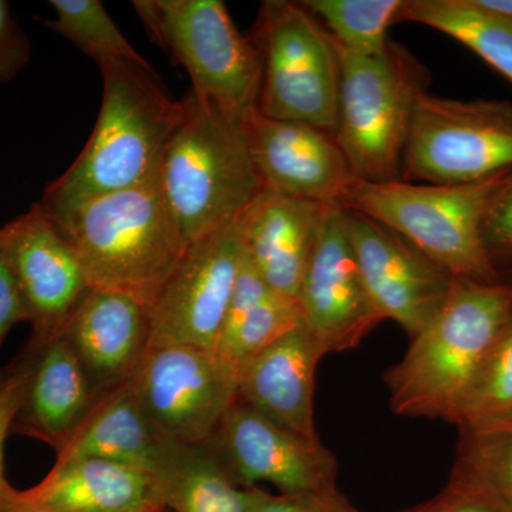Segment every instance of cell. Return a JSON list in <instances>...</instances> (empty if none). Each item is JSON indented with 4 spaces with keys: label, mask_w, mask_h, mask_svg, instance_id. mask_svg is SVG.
<instances>
[{
    "label": "cell",
    "mask_w": 512,
    "mask_h": 512,
    "mask_svg": "<svg viewBox=\"0 0 512 512\" xmlns=\"http://www.w3.org/2000/svg\"><path fill=\"white\" fill-rule=\"evenodd\" d=\"M151 39L184 67L191 92L238 120L258 109L261 53L221 0H136Z\"/></svg>",
    "instance_id": "52a82bcc"
},
{
    "label": "cell",
    "mask_w": 512,
    "mask_h": 512,
    "mask_svg": "<svg viewBox=\"0 0 512 512\" xmlns=\"http://www.w3.org/2000/svg\"><path fill=\"white\" fill-rule=\"evenodd\" d=\"M512 414V312L481 359L451 423L457 427Z\"/></svg>",
    "instance_id": "f1b7e54d"
},
{
    "label": "cell",
    "mask_w": 512,
    "mask_h": 512,
    "mask_svg": "<svg viewBox=\"0 0 512 512\" xmlns=\"http://www.w3.org/2000/svg\"><path fill=\"white\" fill-rule=\"evenodd\" d=\"M20 497L42 512H160V480L140 468L103 458L56 460Z\"/></svg>",
    "instance_id": "ffe728a7"
},
{
    "label": "cell",
    "mask_w": 512,
    "mask_h": 512,
    "mask_svg": "<svg viewBox=\"0 0 512 512\" xmlns=\"http://www.w3.org/2000/svg\"><path fill=\"white\" fill-rule=\"evenodd\" d=\"M512 312V285L454 278L446 302L384 373L390 409L451 423L464 390Z\"/></svg>",
    "instance_id": "7a4b0ae2"
},
{
    "label": "cell",
    "mask_w": 512,
    "mask_h": 512,
    "mask_svg": "<svg viewBox=\"0 0 512 512\" xmlns=\"http://www.w3.org/2000/svg\"><path fill=\"white\" fill-rule=\"evenodd\" d=\"M511 177L463 185L355 180L340 205L392 229L454 278L501 284L485 251L483 227Z\"/></svg>",
    "instance_id": "5b68a950"
},
{
    "label": "cell",
    "mask_w": 512,
    "mask_h": 512,
    "mask_svg": "<svg viewBox=\"0 0 512 512\" xmlns=\"http://www.w3.org/2000/svg\"><path fill=\"white\" fill-rule=\"evenodd\" d=\"M251 39L262 60L258 111L302 121L335 134L338 126V46L301 2L261 3Z\"/></svg>",
    "instance_id": "ba28073f"
},
{
    "label": "cell",
    "mask_w": 512,
    "mask_h": 512,
    "mask_svg": "<svg viewBox=\"0 0 512 512\" xmlns=\"http://www.w3.org/2000/svg\"><path fill=\"white\" fill-rule=\"evenodd\" d=\"M0 512H42L20 497V491L6 481L0 485Z\"/></svg>",
    "instance_id": "d590c367"
},
{
    "label": "cell",
    "mask_w": 512,
    "mask_h": 512,
    "mask_svg": "<svg viewBox=\"0 0 512 512\" xmlns=\"http://www.w3.org/2000/svg\"><path fill=\"white\" fill-rule=\"evenodd\" d=\"M0 247L18 281L33 339L60 335L92 289L69 239L35 204L0 228Z\"/></svg>",
    "instance_id": "5bb4252c"
},
{
    "label": "cell",
    "mask_w": 512,
    "mask_h": 512,
    "mask_svg": "<svg viewBox=\"0 0 512 512\" xmlns=\"http://www.w3.org/2000/svg\"><path fill=\"white\" fill-rule=\"evenodd\" d=\"M348 224L370 301L384 320H393L413 338L446 302L454 276L359 212L348 211Z\"/></svg>",
    "instance_id": "9a60e30c"
},
{
    "label": "cell",
    "mask_w": 512,
    "mask_h": 512,
    "mask_svg": "<svg viewBox=\"0 0 512 512\" xmlns=\"http://www.w3.org/2000/svg\"><path fill=\"white\" fill-rule=\"evenodd\" d=\"M400 512H507L483 488L450 476L446 487L430 500Z\"/></svg>",
    "instance_id": "1f68e13d"
},
{
    "label": "cell",
    "mask_w": 512,
    "mask_h": 512,
    "mask_svg": "<svg viewBox=\"0 0 512 512\" xmlns=\"http://www.w3.org/2000/svg\"><path fill=\"white\" fill-rule=\"evenodd\" d=\"M249 512H357L338 488L313 493L269 494L254 487Z\"/></svg>",
    "instance_id": "4dcf8cb0"
},
{
    "label": "cell",
    "mask_w": 512,
    "mask_h": 512,
    "mask_svg": "<svg viewBox=\"0 0 512 512\" xmlns=\"http://www.w3.org/2000/svg\"><path fill=\"white\" fill-rule=\"evenodd\" d=\"M301 323L298 301L271 291L238 319L222 326L214 350L238 369Z\"/></svg>",
    "instance_id": "83f0119b"
},
{
    "label": "cell",
    "mask_w": 512,
    "mask_h": 512,
    "mask_svg": "<svg viewBox=\"0 0 512 512\" xmlns=\"http://www.w3.org/2000/svg\"><path fill=\"white\" fill-rule=\"evenodd\" d=\"M483 239L488 259L501 284L512 285V177L487 212Z\"/></svg>",
    "instance_id": "f546056e"
},
{
    "label": "cell",
    "mask_w": 512,
    "mask_h": 512,
    "mask_svg": "<svg viewBox=\"0 0 512 512\" xmlns=\"http://www.w3.org/2000/svg\"><path fill=\"white\" fill-rule=\"evenodd\" d=\"M158 480L164 508L174 512H249L254 495L234 483L208 444L181 447Z\"/></svg>",
    "instance_id": "cb8c5ba5"
},
{
    "label": "cell",
    "mask_w": 512,
    "mask_h": 512,
    "mask_svg": "<svg viewBox=\"0 0 512 512\" xmlns=\"http://www.w3.org/2000/svg\"><path fill=\"white\" fill-rule=\"evenodd\" d=\"M19 322H28V311L8 258L0 247V346Z\"/></svg>",
    "instance_id": "e575fe53"
},
{
    "label": "cell",
    "mask_w": 512,
    "mask_h": 512,
    "mask_svg": "<svg viewBox=\"0 0 512 512\" xmlns=\"http://www.w3.org/2000/svg\"><path fill=\"white\" fill-rule=\"evenodd\" d=\"M60 335L100 399L126 383L147 352L150 311L121 293L90 289Z\"/></svg>",
    "instance_id": "e0dca14e"
},
{
    "label": "cell",
    "mask_w": 512,
    "mask_h": 512,
    "mask_svg": "<svg viewBox=\"0 0 512 512\" xmlns=\"http://www.w3.org/2000/svg\"><path fill=\"white\" fill-rule=\"evenodd\" d=\"M207 444L239 487L268 483L281 494L336 488L338 461L322 441L284 429L239 399Z\"/></svg>",
    "instance_id": "4fadbf2b"
},
{
    "label": "cell",
    "mask_w": 512,
    "mask_h": 512,
    "mask_svg": "<svg viewBox=\"0 0 512 512\" xmlns=\"http://www.w3.org/2000/svg\"><path fill=\"white\" fill-rule=\"evenodd\" d=\"M30 348L23 360L25 394L13 427L59 450L96 403V394L79 357L62 335L32 339Z\"/></svg>",
    "instance_id": "44dd1931"
},
{
    "label": "cell",
    "mask_w": 512,
    "mask_h": 512,
    "mask_svg": "<svg viewBox=\"0 0 512 512\" xmlns=\"http://www.w3.org/2000/svg\"><path fill=\"white\" fill-rule=\"evenodd\" d=\"M456 461L451 476L483 488L512 512V414L458 427Z\"/></svg>",
    "instance_id": "d4e9b609"
},
{
    "label": "cell",
    "mask_w": 512,
    "mask_h": 512,
    "mask_svg": "<svg viewBox=\"0 0 512 512\" xmlns=\"http://www.w3.org/2000/svg\"><path fill=\"white\" fill-rule=\"evenodd\" d=\"M249 156L262 191L316 204H339L356 180L335 134L302 121L244 120Z\"/></svg>",
    "instance_id": "2e32d148"
},
{
    "label": "cell",
    "mask_w": 512,
    "mask_h": 512,
    "mask_svg": "<svg viewBox=\"0 0 512 512\" xmlns=\"http://www.w3.org/2000/svg\"><path fill=\"white\" fill-rule=\"evenodd\" d=\"M296 301L325 356L356 349L384 320L366 291L342 205L326 212Z\"/></svg>",
    "instance_id": "7c38bea8"
},
{
    "label": "cell",
    "mask_w": 512,
    "mask_h": 512,
    "mask_svg": "<svg viewBox=\"0 0 512 512\" xmlns=\"http://www.w3.org/2000/svg\"><path fill=\"white\" fill-rule=\"evenodd\" d=\"M322 350L303 323L237 369L238 399L279 426L320 440L313 396Z\"/></svg>",
    "instance_id": "ac0fdd59"
},
{
    "label": "cell",
    "mask_w": 512,
    "mask_h": 512,
    "mask_svg": "<svg viewBox=\"0 0 512 512\" xmlns=\"http://www.w3.org/2000/svg\"><path fill=\"white\" fill-rule=\"evenodd\" d=\"M184 444L165 437L141 409L126 383L96 400L57 450L56 460L103 458L160 476Z\"/></svg>",
    "instance_id": "7402d4cb"
},
{
    "label": "cell",
    "mask_w": 512,
    "mask_h": 512,
    "mask_svg": "<svg viewBox=\"0 0 512 512\" xmlns=\"http://www.w3.org/2000/svg\"><path fill=\"white\" fill-rule=\"evenodd\" d=\"M399 22L439 30L473 50L512 83V18L478 0H404Z\"/></svg>",
    "instance_id": "603a6c76"
},
{
    "label": "cell",
    "mask_w": 512,
    "mask_h": 512,
    "mask_svg": "<svg viewBox=\"0 0 512 512\" xmlns=\"http://www.w3.org/2000/svg\"><path fill=\"white\" fill-rule=\"evenodd\" d=\"M336 46L340 84L335 137L352 173L369 183L402 180L414 109L429 92V70L393 40L375 56Z\"/></svg>",
    "instance_id": "8992f818"
},
{
    "label": "cell",
    "mask_w": 512,
    "mask_h": 512,
    "mask_svg": "<svg viewBox=\"0 0 512 512\" xmlns=\"http://www.w3.org/2000/svg\"><path fill=\"white\" fill-rule=\"evenodd\" d=\"M26 387V369L20 362L9 372H0V485L6 483L5 477V443L10 430L13 429Z\"/></svg>",
    "instance_id": "836d02e7"
},
{
    "label": "cell",
    "mask_w": 512,
    "mask_h": 512,
    "mask_svg": "<svg viewBox=\"0 0 512 512\" xmlns=\"http://www.w3.org/2000/svg\"><path fill=\"white\" fill-rule=\"evenodd\" d=\"M485 8L503 13L512 18V0H478Z\"/></svg>",
    "instance_id": "8d00e7d4"
},
{
    "label": "cell",
    "mask_w": 512,
    "mask_h": 512,
    "mask_svg": "<svg viewBox=\"0 0 512 512\" xmlns=\"http://www.w3.org/2000/svg\"><path fill=\"white\" fill-rule=\"evenodd\" d=\"M165 147L158 185L188 247L237 221L262 192L244 120L191 92Z\"/></svg>",
    "instance_id": "277c9868"
},
{
    "label": "cell",
    "mask_w": 512,
    "mask_h": 512,
    "mask_svg": "<svg viewBox=\"0 0 512 512\" xmlns=\"http://www.w3.org/2000/svg\"><path fill=\"white\" fill-rule=\"evenodd\" d=\"M55 18L43 25L79 47L97 63L130 60L148 66L147 60L130 45L100 0H52Z\"/></svg>",
    "instance_id": "4316f807"
},
{
    "label": "cell",
    "mask_w": 512,
    "mask_h": 512,
    "mask_svg": "<svg viewBox=\"0 0 512 512\" xmlns=\"http://www.w3.org/2000/svg\"><path fill=\"white\" fill-rule=\"evenodd\" d=\"M32 45L18 25L9 3L0 0V84L8 83L29 63Z\"/></svg>",
    "instance_id": "d6a6232c"
},
{
    "label": "cell",
    "mask_w": 512,
    "mask_h": 512,
    "mask_svg": "<svg viewBox=\"0 0 512 512\" xmlns=\"http://www.w3.org/2000/svg\"><path fill=\"white\" fill-rule=\"evenodd\" d=\"M329 207L262 191L244 211L245 252L272 291L296 299Z\"/></svg>",
    "instance_id": "d6986e66"
},
{
    "label": "cell",
    "mask_w": 512,
    "mask_h": 512,
    "mask_svg": "<svg viewBox=\"0 0 512 512\" xmlns=\"http://www.w3.org/2000/svg\"><path fill=\"white\" fill-rule=\"evenodd\" d=\"M512 173V103L424 93L404 150L407 183L463 185Z\"/></svg>",
    "instance_id": "9c48e42d"
},
{
    "label": "cell",
    "mask_w": 512,
    "mask_h": 512,
    "mask_svg": "<svg viewBox=\"0 0 512 512\" xmlns=\"http://www.w3.org/2000/svg\"><path fill=\"white\" fill-rule=\"evenodd\" d=\"M404 0H302L340 47L360 56L386 49L390 26L399 22Z\"/></svg>",
    "instance_id": "484cf974"
},
{
    "label": "cell",
    "mask_w": 512,
    "mask_h": 512,
    "mask_svg": "<svg viewBox=\"0 0 512 512\" xmlns=\"http://www.w3.org/2000/svg\"><path fill=\"white\" fill-rule=\"evenodd\" d=\"M99 67L103 100L92 136L37 202L52 220L104 195L158 183L165 147L183 117V99L164 92L151 66L116 59Z\"/></svg>",
    "instance_id": "6da1fadb"
},
{
    "label": "cell",
    "mask_w": 512,
    "mask_h": 512,
    "mask_svg": "<svg viewBox=\"0 0 512 512\" xmlns=\"http://www.w3.org/2000/svg\"><path fill=\"white\" fill-rule=\"evenodd\" d=\"M126 384L157 429L184 446L207 444L238 399L237 369L197 346L148 348Z\"/></svg>",
    "instance_id": "30bf717a"
},
{
    "label": "cell",
    "mask_w": 512,
    "mask_h": 512,
    "mask_svg": "<svg viewBox=\"0 0 512 512\" xmlns=\"http://www.w3.org/2000/svg\"><path fill=\"white\" fill-rule=\"evenodd\" d=\"M53 221L90 288L121 293L148 311L188 249L158 183L104 195Z\"/></svg>",
    "instance_id": "3957f363"
},
{
    "label": "cell",
    "mask_w": 512,
    "mask_h": 512,
    "mask_svg": "<svg viewBox=\"0 0 512 512\" xmlns=\"http://www.w3.org/2000/svg\"><path fill=\"white\" fill-rule=\"evenodd\" d=\"M245 255L242 215L192 242L150 309V343L214 349Z\"/></svg>",
    "instance_id": "8fae6325"
}]
</instances>
